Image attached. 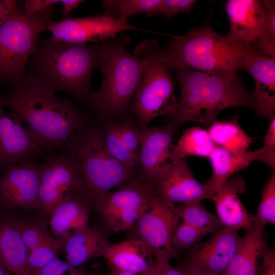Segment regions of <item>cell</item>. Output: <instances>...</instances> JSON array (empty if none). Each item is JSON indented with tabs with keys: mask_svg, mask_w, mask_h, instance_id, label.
I'll return each instance as SVG.
<instances>
[{
	"mask_svg": "<svg viewBox=\"0 0 275 275\" xmlns=\"http://www.w3.org/2000/svg\"><path fill=\"white\" fill-rule=\"evenodd\" d=\"M0 103L22 119L35 142L46 153L63 149L86 123L80 110L40 86L28 71L22 81L0 94Z\"/></svg>",
	"mask_w": 275,
	"mask_h": 275,
	"instance_id": "6da1fadb",
	"label": "cell"
},
{
	"mask_svg": "<svg viewBox=\"0 0 275 275\" xmlns=\"http://www.w3.org/2000/svg\"><path fill=\"white\" fill-rule=\"evenodd\" d=\"M173 37L164 50L156 42L152 45L154 57L167 71L194 69L237 79V71L253 56L263 53L255 44L234 41L208 24Z\"/></svg>",
	"mask_w": 275,
	"mask_h": 275,
	"instance_id": "7a4b0ae2",
	"label": "cell"
},
{
	"mask_svg": "<svg viewBox=\"0 0 275 275\" xmlns=\"http://www.w3.org/2000/svg\"><path fill=\"white\" fill-rule=\"evenodd\" d=\"M98 54V45L38 38L28 72L40 86L53 93L61 91L89 100Z\"/></svg>",
	"mask_w": 275,
	"mask_h": 275,
	"instance_id": "3957f363",
	"label": "cell"
},
{
	"mask_svg": "<svg viewBox=\"0 0 275 275\" xmlns=\"http://www.w3.org/2000/svg\"><path fill=\"white\" fill-rule=\"evenodd\" d=\"M180 87L179 100L170 114L174 127L193 121L209 126L223 109L248 106L254 111L256 104L242 79H231L208 72L188 69L175 70Z\"/></svg>",
	"mask_w": 275,
	"mask_h": 275,
	"instance_id": "277c9868",
	"label": "cell"
},
{
	"mask_svg": "<svg viewBox=\"0 0 275 275\" xmlns=\"http://www.w3.org/2000/svg\"><path fill=\"white\" fill-rule=\"evenodd\" d=\"M128 37L108 38L98 45L97 69L102 73L100 88L92 91L89 101L98 114L117 115L125 112L142 80L144 60L126 49Z\"/></svg>",
	"mask_w": 275,
	"mask_h": 275,
	"instance_id": "5b68a950",
	"label": "cell"
},
{
	"mask_svg": "<svg viewBox=\"0 0 275 275\" xmlns=\"http://www.w3.org/2000/svg\"><path fill=\"white\" fill-rule=\"evenodd\" d=\"M64 149L75 161L93 202L135 178L134 169L121 163L107 151L102 128L86 123Z\"/></svg>",
	"mask_w": 275,
	"mask_h": 275,
	"instance_id": "8992f818",
	"label": "cell"
},
{
	"mask_svg": "<svg viewBox=\"0 0 275 275\" xmlns=\"http://www.w3.org/2000/svg\"><path fill=\"white\" fill-rule=\"evenodd\" d=\"M53 7L35 15L19 10L16 6L0 25V80L14 86L26 73V64L32 56L39 34L53 21Z\"/></svg>",
	"mask_w": 275,
	"mask_h": 275,
	"instance_id": "52a82bcc",
	"label": "cell"
},
{
	"mask_svg": "<svg viewBox=\"0 0 275 275\" xmlns=\"http://www.w3.org/2000/svg\"><path fill=\"white\" fill-rule=\"evenodd\" d=\"M134 55L145 62L144 74L131 105L132 112L143 129L155 118L172 113L177 101L173 79L154 57L150 40L137 46Z\"/></svg>",
	"mask_w": 275,
	"mask_h": 275,
	"instance_id": "ba28073f",
	"label": "cell"
},
{
	"mask_svg": "<svg viewBox=\"0 0 275 275\" xmlns=\"http://www.w3.org/2000/svg\"><path fill=\"white\" fill-rule=\"evenodd\" d=\"M40 163L41 178L37 210L44 218H49L58 204L66 197L82 194L93 198L80 176L77 164L67 152L50 153Z\"/></svg>",
	"mask_w": 275,
	"mask_h": 275,
	"instance_id": "9c48e42d",
	"label": "cell"
},
{
	"mask_svg": "<svg viewBox=\"0 0 275 275\" xmlns=\"http://www.w3.org/2000/svg\"><path fill=\"white\" fill-rule=\"evenodd\" d=\"M226 10L229 19L230 39L255 44L266 56L275 57V38L268 31L263 1L229 0Z\"/></svg>",
	"mask_w": 275,
	"mask_h": 275,
	"instance_id": "30bf717a",
	"label": "cell"
},
{
	"mask_svg": "<svg viewBox=\"0 0 275 275\" xmlns=\"http://www.w3.org/2000/svg\"><path fill=\"white\" fill-rule=\"evenodd\" d=\"M155 196L169 206L210 199L207 185L195 178L186 158H176L157 173L151 183Z\"/></svg>",
	"mask_w": 275,
	"mask_h": 275,
	"instance_id": "8fae6325",
	"label": "cell"
},
{
	"mask_svg": "<svg viewBox=\"0 0 275 275\" xmlns=\"http://www.w3.org/2000/svg\"><path fill=\"white\" fill-rule=\"evenodd\" d=\"M127 21L116 19L105 14L89 17L64 18L51 21L46 31L57 41L75 44L102 42L122 31L140 30Z\"/></svg>",
	"mask_w": 275,
	"mask_h": 275,
	"instance_id": "7c38bea8",
	"label": "cell"
},
{
	"mask_svg": "<svg viewBox=\"0 0 275 275\" xmlns=\"http://www.w3.org/2000/svg\"><path fill=\"white\" fill-rule=\"evenodd\" d=\"M0 177V205L9 209H38L40 163L28 160L8 166Z\"/></svg>",
	"mask_w": 275,
	"mask_h": 275,
	"instance_id": "4fadbf2b",
	"label": "cell"
},
{
	"mask_svg": "<svg viewBox=\"0 0 275 275\" xmlns=\"http://www.w3.org/2000/svg\"><path fill=\"white\" fill-rule=\"evenodd\" d=\"M0 103V169L44 157L46 152L35 142L22 119Z\"/></svg>",
	"mask_w": 275,
	"mask_h": 275,
	"instance_id": "5bb4252c",
	"label": "cell"
},
{
	"mask_svg": "<svg viewBox=\"0 0 275 275\" xmlns=\"http://www.w3.org/2000/svg\"><path fill=\"white\" fill-rule=\"evenodd\" d=\"M180 221L173 205L166 204L155 196L134 227L138 238L152 250L154 256L163 255L171 260L177 256L171 238Z\"/></svg>",
	"mask_w": 275,
	"mask_h": 275,
	"instance_id": "9a60e30c",
	"label": "cell"
},
{
	"mask_svg": "<svg viewBox=\"0 0 275 275\" xmlns=\"http://www.w3.org/2000/svg\"><path fill=\"white\" fill-rule=\"evenodd\" d=\"M240 238L238 230L224 227L208 240L190 249L181 266L221 275L232 259Z\"/></svg>",
	"mask_w": 275,
	"mask_h": 275,
	"instance_id": "2e32d148",
	"label": "cell"
},
{
	"mask_svg": "<svg viewBox=\"0 0 275 275\" xmlns=\"http://www.w3.org/2000/svg\"><path fill=\"white\" fill-rule=\"evenodd\" d=\"M172 124L142 129L139 150L141 177L151 184L157 173L175 159Z\"/></svg>",
	"mask_w": 275,
	"mask_h": 275,
	"instance_id": "e0dca14e",
	"label": "cell"
},
{
	"mask_svg": "<svg viewBox=\"0 0 275 275\" xmlns=\"http://www.w3.org/2000/svg\"><path fill=\"white\" fill-rule=\"evenodd\" d=\"M151 184L141 177L93 200V205L103 224L118 213L132 207L150 206L154 198Z\"/></svg>",
	"mask_w": 275,
	"mask_h": 275,
	"instance_id": "ac0fdd59",
	"label": "cell"
},
{
	"mask_svg": "<svg viewBox=\"0 0 275 275\" xmlns=\"http://www.w3.org/2000/svg\"><path fill=\"white\" fill-rule=\"evenodd\" d=\"M245 190L244 180L236 175L222 184L210 198L224 227L246 231L252 228V215L247 212L238 197Z\"/></svg>",
	"mask_w": 275,
	"mask_h": 275,
	"instance_id": "d6986e66",
	"label": "cell"
},
{
	"mask_svg": "<svg viewBox=\"0 0 275 275\" xmlns=\"http://www.w3.org/2000/svg\"><path fill=\"white\" fill-rule=\"evenodd\" d=\"M93 200L80 194L64 198L55 207L49 217V230L53 236L66 239L88 227L89 213Z\"/></svg>",
	"mask_w": 275,
	"mask_h": 275,
	"instance_id": "ffe728a7",
	"label": "cell"
},
{
	"mask_svg": "<svg viewBox=\"0 0 275 275\" xmlns=\"http://www.w3.org/2000/svg\"><path fill=\"white\" fill-rule=\"evenodd\" d=\"M244 69L255 80V87L252 95L256 104L255 113L270 121L274 117L275 111V57L256 54Z\"/></svg>",
	"mask_w": 275,
	"mask_h": 275,
	"instance_id": "44dd1931",
	"label": "cell"
},
{
	"mask_svg": "<svg viewBox=\"0 0 275 275\" xmlns=\"http://www.w3.org/2000/svg\"><path fill=\"white\" fill-rule=\"evenodd\" d=\"M104 257L109 267L144 275L155 266L152 250L139 238L112 244Z\"/></svg>",
	"mask_w": 275,
	"mask_h": 275,
	"instance_id": "7402d4cb",
	"label": "cell"
},
{
	"mask_svg": "<svg viewBox=\"0 0 275 275\" xmlns=\"http://www.w3.org/2000/svg\"><path fill=\"white\" fill-rule=\"evenodd\" d=\"M111 244L104 232L89 226L65 239V261L79 268L91 259L104 257Z\"/></svg>",
	"mask_w": 275,
	"mask_h": 275,
	"instance_id": "603a6c76",
	"label": "cell"
},
{
	"mask_svg": "<svg viewBox=\"0 0 275 275\" xmlns=\"http://www.w3.org/2000/svg\"><path fill=\"white\" fill-rule=\"evenodd\" d=\"M263 227L252 225L240 237L237 249L221 275H258L259 260L266 246Z\"/></svg>",
	"mask_w": 275,
	"mask_h": 275,
	"instance_id": "cb8c5ba5",
	"label": "cell"
},
{
	"mask_svg": "<svg viewBox=\"0 0 275 275\" xmlns=\"http://www.w3.org/2000/svg\"><path fill=\"white\" fill-rule=\"evenodd\" d=\"M28 254L15 219L0 218V264L15 275H31Z\"/></svg>",
	"mask_w": 275,
	"mask_h": 275,
	"instance_id": "d4e9b609",
	"label": "cell"
},
{
	"mask_svg": "<svg viewBox=\"0 0 275 275\" xmlns=\"http://www.w3.org/2000/svg\"><path fill=\"white\" fill-rule=\"evenodd\" d=\"M208 158L212 173L206 183L214 194L218 187L233 174L245 169L256 161L255 151H248L241 154H234L225 149L215 146Z\"/></svg>",
	"mask_w": 275,
	"mask_h": 275,
	"instance_id": "484cf974",
	"label": "cell"
},
{
	"mask_svg": "<svg viewBox=\"0 0 275 275\" xmlns=\"http://www.w3.org/2000/svg\"><path fill=\"white\" fill-rule=\"evenodd\" d=\"M207 130L215 146L234 154L248 151L254 141L240 126L237 115L230 120H215L207 127Z\"/></svg>",
	"mask_w": 275,
	"mask_h": 275,
	"instance_id": "4316f807",
	"label": "cell"
},
{
	"mask_svg": "<svg viewBox=\"0 0 275 275\" xmlns=\"http://www.w3.org/2000/svg\"><path fill=\"white\" fill-rule=\"evenodd\" d=\"M173 208L181 222L193 226L205 235L213 234L224 227L218 218L201 202L174 205Z\"/></svg>",
	"mask_w": 275,
	"mask_h": 275,
	"instance_id": "83f0119b",
	"label": "cell"
},
{
	"mask_svg": "<svg viewBox=\"0 0 275 275\" xmlns=\"http://www.w3.org/2000/svg\"><path fill=\"white\" fill-rule=\"evenodd\" d=\"M215 146L207 130L195 126L183 132L173 146V152L175 159L190 156L208 158Z\"/></svg>",
	"mask_w": 275,
	"mask_h": 275,
	"instance_id": "f1b7e54d",
	"label": "cell"
},
{
	"mask_svg": "<svg viewBox=\"0 0 275 275\" xmlns=\"http://www.w3.org/2000/svg\"><path fill=\"white\" fill-rule=\"evenodd\" d=\"M160 0H105L102 1L104 14L127 21L131 15L143 13L149 16L158 14Z\"/></svg>",
	"mask_w": 275,
	"mask_h": 275,
	"instance_id": "f546056e",
	"label": "cell"
},
{
	"mask_svg": "<svg viewBox=\"0 0 275 275\" xmlns=\"http://www.w3.org/2000/svg\"><path fill=\"white\" fill-rule=\"evenodd\" d=\"M106 148L109 153L121 163L134 169L139 165V155L130 151L119 133L117 122H107L102 128Z\"/></svg>",
	"mask_w": 275,
	"mask_h": 275,
	"instance_id": "4dcf8cb0",
	"label": "cell"
},
{
	"mask_svg": "<svg viewBox=\"0 0 275 275\" xmlns=\"http://www.w3.org/2000/svg\"><path fill=\"white\" fill-rule=\"evenodd\" d=\"M65 241L50 234L29 252L28 263L31 275L58 258V253L63 251Z\"/></svg>",
	"mask_w": 275,
	"mask_h": 275,
	"instance_id": "1f68e13d",
	"label": "cell"
},
{
	"mask_svg": "<svg viewBox=\"0 0 275 275\" xmlns=\"http://www.w3.org/2000/svg\"><path fill=\"white\" fill-rule=\"evenodd\" d=\"M252 225L264 227L275 223V170L262 190L260 202L255 215H252Z\"/></svg>",
	"mask_w": 275,
	"mask_h": 275,
	"instance_id": "d6a6232c",
	"label": "cell"
},
{
	"mask_svg": "<svg viewBox=\"0 0 275 275\" xmlns=\"http://www.w3.org/2000/svg\"><path fill=\"white\" fill-rule=\"evenodd\" d=\"M15 222L29 252L51 234L46 222H36L15 219Z\"/></svg>",
	"mask_w": 275,
	"mask_h": 275,
	"instance_id": "836d02e7",
	"label": "cell"
},
{
	"mask_svg": "<svg viewBox=\"0 0 275 275\" xmlns=\"http://www.w3.org/2000/svg\"><path fill=\"white\" fill-rule=\"evenodd\" d=\"M204 236L198 229L180 221L173 234L171 245L177 256L179 253L191 249Z\"/></svg>",
	"mask_w": 275,
	"mask_h": 275,
	"instance_id": "e575fe53",
	"label": "cell"
},
{
	"mask_svg": "<svg viewBox=\"0 0 275 275\" xmlns=\"http://www.w3.org/2000/svg\"><path fill=\"white\" fill-rule=\"evenodd\" d=\"M254 151L256 161H261L275 170V117L270 121L262 147Z\"/></svg>",
	"mask_w": 275,
	"mask_h": 275,
	"instance_id": "d590c367",
	"label": "cell"
},
{
	"mask_svg": "<svg viewBox=\"0 0 275 275\" xmlns=\"http://www.w3.org/2000/svg\"><path fill=\"white\" fill-rule=\"evenodd\" d=\"M117 125L119 135L125 145L130 151L139 155L142 130L130 119L118 122Z\"/></svg>",
	"mask_w": 275,
	"mask_h": 275,
	"instance_id": "8d00e7d4",
	"label": "cell"
},
{
	"mask_svg": "<svg viewBox=\"0 0 275 275\" xmlns=\"http://www.w3.org/2000/svg\"><path fill=\"white\" fill-rule=\"evenodd\" d=\"M33 275H96L74 267L58 258L36 271Z\"/></svg>",
	"mask_w": 275,
	"mask_h": 275,
	"instance_id": "74e56055",
	"label": "cell"
},
{
	"mask_svg": "<svg viewBox=\"0 0 275 275\" xmlns=\"http://www.w3.org/2000/svg\"><path fill=\"white\" fill-rule=\"evenodd\" d=\"M196 2L194 0H160L158 14H163L169 20L178 13H189Z\"/></svg>",
	"mask_w": 275,
	"mask_h": 275,
	"instance_id": "f35d334b",
	"label": "cell"
},
{
	"mask_svg": "<svg viewBox=\"0 0 275 275\" xmlns=\"http://www.w3.org/2000/svg\"><path fill=\"white\" fill-rule=\"evenodd\" d=\"M170 259L163 256H155L154 270L157 275H185L182 268L170 264Z\"/></svg>",
	"mask_w": 275,
	"mask_h": 275,
	"instance_id": "ab89813d",
	"label": "cell"
},
{
	"mask_svg": "<svg viewBox=\"0 0 275 275\" xmlns=\"http://www.w3.org/2000/svg\"><path fill=\"white\" fill-rule=\"evenodd\" d=\"M58 3H60V0H26L24 12L29 15H35Z\"/></svg>",
	"mask_w": 275,
	"mask_h": 275,
	"instance_id": "60d3db41",
	"label": "cell"
},
{
	"mask_svg": "<svg viewBox=\"0 0 275 275\" xmlns=\"http://www.w3.org/2000/svg\"><path fill=\"white\" fill-rule=\"evenodd\" d=\"M263 261L259 275H275V253L271 249L266 246L262 256Z\"/></svg>",
	"mask_w": 275,
	"mask_h": 275,
	"instance_id": "b9f144b4",
	"label": "cell"
},
{
	"mask_svg": "<svg viewBox=\"0 0 275 275\" xmlns=\"http://www.w3.org/2000/svg\"><path fill=\"white\" fill-rule=\"evenodd\" d=\"M17 1L0 0V25L17 6Z\"/></svg>",
	"mask_w": 275,
	"mask_h": 275,
	"instance_id": "7bdbcfd3",
	"label": "cell"
},
{
	"mask_svg": "<svg viewBox=\"0 0 275 275\" xmlns=\"http://www.w3.org/2000/svg\"><path fill=\"white\" fill-rule=\"evenodd\" d=\"M84 2L81 0H60V3L63 5V19L68 18L72 10Z\"/></svg>",
	"mask_w": 275,
	"mask_h": 275,
	"instance_id": "ee69618b",
	"label": "cell"
},
{
	"mask_svg": "<svg viewBox=\"0 0 275 275\" xmlns=\"http://www.w3.org/2000/svg\"><path fill=\"white\" fill-rule=\"evenodd\" d=\"M180 267L184 271L185 275H219L210 272L198 271L182 266H180Z\"/></svg>",
	"mask_w": 275,
	"mask_h": 275,
	"instance_id": "f6af8a7d",
	"label": "cell"
},
{
	"mask_svg": "<svg viewBox=\"0 0 275 275\" xmlns=\"http://www.w3.org/2000/svg\"><path fill=\"white\" fill-rule=\"evenodd\" d=\"M109 275H138L130 272L117 269L114 267H109Z\"/></svg>",
	"mask_w": 275,
	"mask_h": 275,
	"instance_id": "bcb514c9",
	"label": "cell"
},
{
	"mask_svg": "<svg viewBox=\"0 0 275 275\" xmlns=\"http://www.w3.org/2000/svg\"><path fill=\"white\" fill-rule=\"evenodd\" d=\"M12 274L9 270L0 264V275H12Z\"/></svg>",
	"mask_w": 275,
	"mask_h": 275,
	"instance_id": "7dc6e473",
	"label": "cell"
},
{
	"mask_svg": "<svg viewBox=\"0 0 275 275\" xmlns=\"http://www.w3.org/2000/svg\"><path fill=\"white\" fill-rule=\"evenodd\" d=\"M144 275H157V274L154 270V267L150 271H149L148 273H147L146 274Z\"/></svg>",
	"mask_w": 275,
	"mask_h": 275,
	"instance_id": "c3c4849f",
	"label": "cell"
},
{
	"mask_svg": "<svg viewBox=\"0 0 275 275\" xmlns=\"http://www.w3.org/2000/svg\"></svg>",
	"mask_w": 275,
	"mask_h": 275,
	"instance_id": "681fc988",
	"label": "cell"
}]
</instances>
